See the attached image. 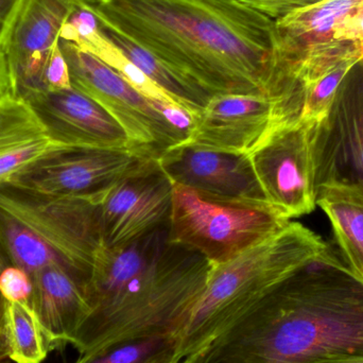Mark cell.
I'll use <instances>...</instances> for the list:
<instances>
[{"label": "cell", "instance_id": "obj_32", "mask_svg": "<svg viewBox=\"0 0 363 363\" xmlns=\"http://www.w3.org/2000/svg\"><path fill=\"white\" fill-rule=\"evenodd\" d=\"M8 266H10V262H8L6 256H4V252L0 249V273H1V271Z\"/></svg>", "mask_w": 363, "mask_h": 363}, {"label": "cell", "instance_id": "obj_33", "mask_svg": "<svg viewBox=\"0 0 363 363\" xmlns=\"http://www.w3.org/2000/svg\"><path fill=\"white\" fill-rule=\"evenodd\" d=\"M0 363H15V362H8V360H4V359H2V360H0Z\"/></svg>", "mask_w": 363, "mask_h": 363}, {"label": "cell", "instance_id": "obj_3", "mask_svg": "<svg viewBox=\"0 0 363 363\" xmlns=\"http://www.w3.org/2000/svg\"><path fill=\"white\" fill-rule=\"evenodd\" d=\"M328 247L313 230L290 222L270 238L213 267L204 291L179 332L180 362L204 351L279 284Z\"/></svg>", "mask_w": 363, "mask_h": 363}, {"label": "cell", "instance_id": "obj_31", "mask_svg": "<svg viewBox=\"0 0 363 363\" xmlns=\"http://www.w3.org/2000/svg\"><path fill=\"white\" fill-rule=\"evenodd\" d=\"M317 363H363V357L340 358Z\"/></svg>", "mask_w": 363, "mask_h": 363}, {"label": "cell", "instance_id": "obj_29", "mask_svg": "<svg viewBox=\"0 0 363 363\" xmlns=\"http://www.w3.org/2000/svg\"><path fill=\"white\" fill-rule=\"evenodd\" d=\"M14 96L13 94L12 79H11L10 68L4 47L0 43V99Z\"/></svg>", "mask_w": 363, "mask_h": 363}, {"label": "cell", "instance_id": "obj_11", "mask_svg": "<svg viewBox=\"0 0 363 363\" xmlns=\"http://www.w3.org/2000/svg\"><path fill=\"white\" fill-rule=\"evenodd\" d=\"M317 185L363 186V61L343 79L328 116L315 125Z\"/></svg>", "mask_w": 363, "mask_h": 363}, {"label": "cell", "instance_id": "obj_1", "mask_svg": "<svg viewBox=\"0 0 363 363\" xmlns=\"http://www.w3.org/2000/svg\"><path fill=\"white\" fill-rule=\"evenodd\" d=\"M98 21L216 95L298 94L279 57L274 19L239 0H91Z\"/></svg>", "mask_w": 363, "mask_h": 363}, {"label": "cell", "instance_id": "obj_22", "mask_svg": "<svg viewBox=\"0 0 363 363\" xmlns=\"http://www.w3.org/2000/svg\"><path fill=\"white\" fill-rule=\"evenodd\" d=\"M4 341L6 356L15 363H42L52 350L29 303L6 301Z\"/></svg>", "mask_w": 363, "mask_h": 363}, {"label": "cell", "instance_id": "obj_28", "mask_svg": "<svg viewBox=\"0 0 363 363\" xmlns=\"http://www.w3.org/2000/svg\"><path fill=\"white\" fill-rule=\"evenodd\" d=\"M23 0H0V43L4 40Z\"/></svg>", "mask_w": 363, "mask_h": 363}, {"label": "cell", "instance_id": "obj_27", "mask_svg": "<svg viewBox=\"0 0 363 363\" xmlns=\"http://www.w3.org/2000/svg\"><path fill=\"white\" fill-rule=\"evenodd\" d=\"M239 1L277 21L294 11L313 6L322 0H239Z\"/></svg>", "mask_w": 363, "mask_h": 363}, {"label": "cell", "instance_id": "obj_2", "mask_svg": "<svg viewBox=\"0 0 363 363\" xmlns=\"http://www.w3.org/2000/svg\"><path fill=\"white\" fill-rule=\"evenodd\" d=\"M351 357H363V281L328 247L188 360L317 363Z\"/></svg>", "mask_w": 363, "mask_h": 363}, {"label": "cell", "instance_id": "obj_18", "mask_svg": "<svg viewBox=\"0 0 363 363\" xmlns=\"http://www.w3.org/2000/svg\"><path fill=\"white\" fill-rule=\"evenodd\" d=\"M52 146L27 101L15 96L0 99V186Z\"/></svg>", "mask_w": 363, "mask_h": 363}, {"label": "cell", "instance_id": "obj_4", "mask_svg": "<svg viewBox=\"0 0 363 363\" xmlns=\"http://www.w3.org/2000/svg\"><path fill=\"white\" fill-rule=\"evenodd\" d=\"M100 245L98 204L0 186V249L12 266L30 275L59 266L89 287Z\"/></svg>", "mask_w": 363, "mask_h": 363}, {"label": "cell", "instance_id": "obj_25", "mask_svg": "<svg viewBox=\"0 0 363 363\" xmlns=\"http://www.w3.org/2000/svg\"><path fill=\"white\" fill-rule=\"evenodd\" d=\"M44 91H66L72 89L69 68L62 52L60 43L55 45L47 61L43 76Z\"/></svg>", "mask_w": 363, "mask_h": 363}, {"label": "cell", "instance_id": "obj_26", "mask_svg": "<svg viewBox=\"0 0 363 363\" xmlns=\"http://www.w3.org/2000/svg\"><path fill=\"white\" fill-rule=\"evenodd\" d=\"M334 40L353 45L363 61V2L345 17L335 32Z\"/></svg>", "mask_w": 363, "mask_h": 363}, {"label": "cell", "instance_id": "obj_24", "mask_svg": "<svg viewBox=\"0 0 363 363\" xmlns=\"http://www.w3.org/2000/svg\"><path fill=\"white\" fill-rule=\"evenodd\" d=\"M0 294L10 302L29 303L32 294L31 275L16 266L4 268L0 273Z\"/></svg>", "mask_w": 363, "mask_h": 363}, {"label": "cell", "instance_id": "obj_12", "mask_svg": "<svg viewBox=\"0 0 363 363\" xmlns=\"http://www.w3.org/2000/svg\"><path fill=\"white\" fill-rule=\"evenodd\" d=\"M89 0H23L1 45L15 97L44 91L43 76L64 23Z\"/></svg>", "mask_w": 363, "mask_h": 363}, {"label": "cell", "instance_id": "obj_20", "mask_svg": "<svg viewBox=\"0 0 363 363\" xmlns=\"http://www.w3.org/2000/svg\"><path fill=\"white\" fill-rule=\"evenodd\" d=\"M102 33L112 40L127 55L128 59L140 68L151 81L161 87L182 108L198 115L213 96L190 79L170 67L153 53L136 45L110 26L99 21Z\"/></svg>", "mask_w": 363, "mask_h": 363}, {"label": "cell", "instance_id": "obj_8", "mask_svg": "<svg viewBox=\"0 0 363 363\" xmlns=\"http://www.w3.org/2000/svg\"><path fill=\"white\" fill-rule=\"evenodd\" d=\"M315 125L302 118L279 123L249 155L267 202L288 220L318 206Z\"/></svg>", "mask_w": 363, "mask_h": 363}, {"label": "cell", "instance_id": "obj_14", "mask_svg": "<svg viewBox=\"0 0 363 363\" xmlns=\"http://www.w3.org/2000/svg\"><path fill=\"white\" fill-rule=\"evenodd\" d=\"M157 162L176 185L222 200L267 202L247 155L185 142L166 150Z\"/></svg>", "mask_w": 363, "mask_h": 363}, {"label": "cell", "instance_id": "obj_5", "mask_svg": "<svg viewBox=\"0 0 363 363\" xmlns=\"http://www.w3.org/2000/svg\"><path fill=\"white\" fill-rule=\"evenodd\" d=\"M213 268L198 252L172 243L159 268L135 294L106 313L85 319L72 347L84 355L119 339L180 332Z\"/></svg>", "mask_w": 363, "mask_h": 363}, {"label": "cell", "instance_id": "obj_21", "mask_svg": "<svg viewBox=\"0 0 363 363\" xmlns=\"http://www.w3.org/2000/svg\"><path fill=\"white\" fill-rule=\"evenodd\" d=\"M81 356L76 363H178L179 333L119 339Z\"/></svg>", "mask_w": 363, "mask_h": 363}, {"label": "cell", "instance_id": "obj_15", "mask_svg": "<svg viewBox=\"0 0 363 363\" xmlns=\"http://www.w3.org/2000/svg\"><path fill=\"white\" fill-rule=\"evenodd\" d=\"M23 100L53 145L134 150L123 128L100 104L74 87L38 91Z\"/></svg>", "mask_w": 363, "mask_h": 363}, {"label": "cell", "instance_id": "obj_30", "mask_svg": "<svg viewBox=\"0 0 363 363\" xmlns=\"http://www.w3.org/2000/svg\"><path fill=\"white\" fill-rule=\"evenodd\" d=\"M4 313H6V300L0 294V360L8 358L6 341H4Z\"/></svg>", "mask_w": 363, "mask_h": 363}, {"label": "cell", "instance_id": "obj_34", "mask_svg": "<svg viewBox=\"0 0 363 363\" xmlns=\"http://www.w3.org/2000/svg\"><path fill=\"white\" fill-rule=\"evenodd\" d=\"M178 363H192V362H190V360H183V362H178Z\"/></svg>", "mask_w": 363, "mask_h": 363}, {"label": "cell", "instance_id": "obj_17", "mask_svg": "<svg viewBox=\"0 0 363 363\" xmlns=\"http://www.w3.org/2000/svg\"><path fill=\"white\" fill-rule=\"evenodd\" d=\"M29 305L38 315L51 349L72 345L91 307L86 283L59 266L32 273Z\"/></svg>", "mask_w": 363, "mask_h": 363}, {"label": "cell", "instance_id": "obj_23", "mask_svg": "<svg viewBox=\"0 0 363 363\" xmlns=\"http://www.w3.org/2000/svg\"><path fill=\"white\" fill-rule=\"evenodd\" d=\"M356 61L339 64L313 82L303 85V110L301 118L319 123L328 116L335 96Z\"/></svg>", "mask_w": 363, "mask_h": 363}, {"label": "cell", "instance_id": "obj_9", "mask_svg": "<svg viewBox=\"0 0 363 363\" xmlns=\"http://www.w3.org/2000/svg\"><path fill=\"white\" fill-rule=\"evenodd\" d=\"M150 159L155 157L130 149L53 145L9 184L38 194L83 199L98 204L115 184Z\"/></svg>", "mask_w": 363, "mask_h": 363}, {"label": "cell", "instance_id": "obj_16", "mask_svg": "<svg viewBox=\"0 0 363 363\" xmlns=\"http://www.w3.org/2000/svg\"><path fill=\"white\" fill-rule=\"evenodd\" d=\"M172 245L169 223L121 247L100 245L89 277V315L106 313L138 291L159 268Z\"/></svg>", "mask_w": 363, "mask_h": 363}, {"label": "cell", "instance_id": "obj_7", "mask_svg": "<svg viewBox=\"0 0 363 363\" xmlns=\"http://www.w3.org/2000/svg\"><path fill=\"white\" fill-rule=\"evenodd\" d=\"M74 89L102 106L125 130L132 148L157 159L166 150L187 142L164 116L163 102L136 91L121 74L72 43L60 40Z\"/></svg>", "mask_w": 363, "mask_h": 363}, {"label": "cell", "instance_id": "obj_6", "mask_svg": "<svg viewBox=\"0 0 363 363\" xmlns=\"http://www.w3.org/2000/svg\"><path fill=\"white\" fill-rule=\"evenodd\" d=\"M290 222L267 202L222 200L174 184L170 241L194 250L213 267L270 238Z\"/></svg>", "mask_w": 363, "mask_h": 363}, {"label": "cell", "instance_id": "obj_10", "mask_svg": "<svg viewBox=\"0 0 363 363\" xmlns=\"http://www.w3.org/2000/svg\"><path fill=\"white\" fill-rule=\"evenodd\" d=\"M174 183L157 159L115 184L98 203L100 242L117 247L169 223Z\"/></svg>", "mask_w": 363, "mask_h": 363}, {"label": "cell", "instance_id": "obj_19", "mask_svg": "<svg viewBox=\"0 0 363 363\" xmlns=\"http://www.w3.org/2000/svg\"><path fill=\"white\" fill-rule=\"evenodd\" d=\"M317 191V205L332 222L343 262L363 281V186L328 182Z\"/></svg>", "mask_w": 363, "mask_h": 363}, {"label": "cell", "instance_id": "obj_13", "mask_svg": "<svg viewBox=\"0 0 363 363\" xmlns=\"http://www.w3.org/2000/svg\"><path fill=\"white\" fill-rule=\"evenodd\" d=\"M294 121L283 104L264 95H216L194 115L187 143L224 152L249 155L267 134Z\"/></svg>", "mask_w": 363, "mask_h": 363}]
</instances>
